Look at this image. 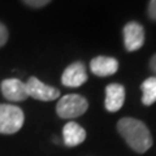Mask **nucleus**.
Here are the masks:
<instances>
[{"instance_id":"4","label":"nucleus","mask_w":156,"mask_h":156,"mask_svg":"<svg viewBox=\"0 0 156 156\" xmlns=\"http://www.w3.org/2000/svg\"><path fill=\"white\" fill-rule=\"evenodd\" d=\"M25 85H26L27 96H31L37 100L51 101L60 96V91H58L56 87L43 83V82H41L35 77H30Z\"/></svg>"},{"instance_id":"11","label":"nucleus","mask_w":156,"mask_h":156,"mask_svg":"<svg viewBox=\"0 0 156 156\" xmlns=\"http://www.w3.org/2000/svg\"><path fill=\"white\" fill-rule=\"evenodd\" d=\"M142 92H143V96H142V103L144 105H151L156 101V77H150L147 78L142 86Z\"/></svg>"},{"instance_id":"2","label":"nucleus","mask_w":156,"mask_h":156,"mask_svg":"<svg viewBox=\"0 0 156 156\" xmlns=\"http://www.w3.org/2000/svg\"><path fill=\"white\" fill-rule=\"evenodd\" d=\"M25 115L22 109L12 104H0V133L14 134L22 128Z\"/></svg>"},{"instance_id":"13","label":"nucleus","mask_w":156,"mask_h":156,"mask_svg":"<svg viewBox=\"0 0 156 156\" xmlns=\"http://www.w3.org/2000/svg\"><path fill=\"white\" fill-rule=\"evenodd\" d=\"M8 37H9V34H8V30H7L5 25L0 22V47H3L7 43Z\"/></svg>"},{"instance_id":"8","label":"nucleus","mask_w":156,"mask_h":156,"mask_svg":"<svg viewBox=\"0 0 156 156\" xmlns=\"http://www.w3.org/2000/svg\"><path fill=\"white\" fill-rule=\"evenodd\" d=\"M125 101V89L120 83H111L105 87V101L104 105L107 111L117 112L121 109Z\"/></svg>"},{"instance_id":"12","label":"nucleus","mask_w":156,"mask_h":156,"mask_svg":"<svg viewBox=\"0 0 156 156\" xmlns=\"http://www.w3.org/2000/svg\"><path fill=\"white\" fill-rule=\"evenodd\" d=\"M25 4H27L29 7H33V8H42L47 5L51 0H22Z\"/></svg>"},{"instance_id":"7","label":"nucleus","mask_w":156,"mask_h":156,"mask_svg":"<svg viewBox=\"0 0 156 156\" xmlns=\"http://www.w3.org/2000/svg\"><path fill=\"white\" fill-rule=\"evenodd\" d=\"M2 92L11 101H23L27 99L26 85L17 78H7L2 82Z\"/></svg>"},{"instance_id":"14","label":"nucleus","mask_w":156,"mask_h":156,"mask_svg":"<svg viewBox=\"0 0 156 156\" xmlns=\"http://www.w3.org/2000/svg\"><path fill=\"white\" fill-rule=\"evenodd\" d=\"M148 16L151 20L156 21V0H150L148 3Z\"/></svg>"},{"instance_id":"9","label":"nucleus","mask_w":156,"mask_h":156,"mask_svg":"<svg viewBox=\"0 0 156 156\" xmlns=\"http://www.w3.org/2000/svg\"><path fill=\"white\" fill-rule=\"evenodd\" d=\"M90 69L98 77H108L119 69V61L109 56H98L90 62Z\"/></svg>"},{"instance_id":"5","label":"nucleus","mask_w":156,"mask_h":156,"mask_svg":"<svg viewBox=\"0 0 156 156\" xmlns=\"http://www.w3.org/2000/svg\"><path fill=\"white\" fill-rule=\"evenodd\" d=\"M144 43V29L140 23L131 21L124 26V44L126 51L139 50Z\"/></svg>"},{"instance_id":"6","label":"nucleus","mask_w":156,"mask_h":156,"mask_svg":"<svg viewBox=\"0 0 156 156\" xmlns=\"http://www.w3.org/2000/svg\"><path fill=\"white\" fill-rule=\"evenodd\" d=\"M87 81L86 66L82 61H76L65 68L61 76V83L66 87H80Z\"/></svg>"},{"instance_id":"10","label":"nucleus","mask_w":156,"mask_h":156,"mask_svg":"<svg viewBox=\"0 0 156 156\" xmlns=\"http://www.w3.org/2000/svg\"><path fill=\"white\" fill-rule=\"evenodd\" d=\"M86 139V131L81 125H78L74 121L65 124L62 129V140L68 147H76L81 144Z\"/></svg>"},{"instance_id":"15","label":"nucleus","mask_w":156,"mask_h":156,"mask_svg":"<svg viewBox=\"0 0 156 156\" xmlns=\"http://www.w3.org/2000/svg\"><path fill=\"white\" fill-rule=\"evenodd\" d=\"M150 68H151V70H152L155 73V77H156V53L151 57V60H150Z\"/></svg>"},{"instance_id":"3","label":"nucleus","mask_w":156,"mask_h":156,"mask_svg":"<svg viewBox=\"0 0 156 156\" xmlns=\"http://www.w3.org/2000/svg\"><path fill=\"white\" fill-rule=\"evenodd\" d=\"M89 108V103L83 96L78 94H69L62 96L57 101L56 112L61 119H76L85 113Z\"/></svg>"},{"instance_id":"1","label":"nucleus","mask_w":156,"mask_h":156,"mask_svg":"<svg viewBox=\"0 0 156 156\" xmlns=\"http://www.w3.org/2000/svg\"><path fill=\"white\" fill-rule=\"evenodd\" d=\"M117 130L125 142L133 148L135 152L144 154L152 146V136L148 128L140 120L125 117L117 122Z\"/></svg>"}]
</instances>
